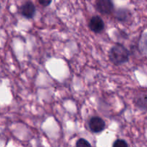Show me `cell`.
Here are the masks:
<instances>
[{
    "mask_svg": "<svg viewBox=\"0 0 147 147\" xmlns=\"http://www.w3.org/2000/svg\"><path fill=\"white\" fill-rule=\"evenodd\" d=\"M105 24L103 20L99 16H93L89 22V27L90 30L95 33H99L104 29Z\"/></svg>",
    "mask_w": 147,
    "mask_h": 147,
    "instance_id": "cell-4",
    "label": "cell"
},
{
    "mask_svg": "<svg viewBox=\"0 0 147 147\" xmlns=\"http://www.w3.org/2000/svg\"><path fill=\"white\" fill-rule=\"evenodd\" d=\"M76 147H92L90 144L84 139H79L76 142Z\"/></svg>",
    "mask_w": 147,
    "mask_h": 147,
    "instance_id": "cell-8",
    "label": "cell"
},
{
    "mask_svg": "<svg viewBox=\"0 0 147 147\" xmlns=\"http://www.w3.org/2000/svg\"><path fill=\"white\" fill-rule=\"evenodd\" d=\"M136 105H137L139 107L143 108V109H146V93H143V96H142L140 97H139L136 100Z\"/></svg>",
    "mask_w": 147,
    "mask_h": 147,
    "instance_id": "cell-7",
    "label": "cell"
},
{
    "mask_svg": "<svg viewBox=\"0 0 147 147\" xmlns=\"http://www.w3.org/2000/svg\"><path fill=\"white\" fill-rule=\"evenodd\" d=\"M39 3H40V4H41L42 6H43V7H47V6L49 5V4L51 3V1H45V0H40V1H39Z\"/></svg>",
    "mask_w": 147,
    "mask_h": 147,
    "instance_id": "cell-10",
    "label": "cell"
},
{
    "mask_svg": "<svg viewBox=\"0 0 147 147\" xmlns=\"http://www.w3.org/2000/svg\"><path fill=\"white\" fill-rule=\"evenodd\" d=\"M36 12L34 4L31 1H27L21 7V14L27 19L32 18Z\"/></svg>",
    "mask_w": 147,
    "mask_h": 147,
    "instance_id": "cell-5",
    "label": "cell"
},
{
    "mask_svg": "<svg viewBox=\"0 0 147 147\" xmlns=\"http://www.w3.org/2000/svg\"><path fill=\"white\" fill-rule=\"evenodd\" d=\"M129 11H127L126 9H119L116 11V17L120 21H126L129 17H128V14H129Z\"/></svg>",
    "mask_w": 147,
    "mask_h": 147,
    "instance_id": "cell-6",
    "label": "cell"
},
{
    "mask_svg": "<svg viewBox=\"0 0 147 147\" xmlns=\"http://www.w3.org/2000/svg\"><path fill=\"white\" fill-rule=\"evenodd\" d=\"M89 128L93 133H100L106 128V123L101 118L94 116L89 121Z\"/></svg>",
    "mask_w": 147,
    "mask_h": 147,
    "instance_id": "cell-3",
    "label": "cell"
},
{
    "mask_svg": "<svg viewBox=\"0 0 147 147\" xmlns=\"http://www.w3.org/2000/svg\"><path fill=\"white\" fill-rule=\"evenodd\" d=\"M96 10L103 14H109L113 11V4L110 0H98L95 5Z\"/></svg>",
    "mask_w": 147,
    "mask_h": 147,
    "instance_id": "cell-2",
    "label": "cell"
},
{
    "mask_svg": "<svg viewBox=\"0 0 147 147\" xmlns=\"http://www.w3.org/2000/svg\"><path fill=\"white\" fill-rule=\"evenodd\" d=\"M113 147H129V145L126 141L123 139H117L113 143Z\"/></svg>",
    "mask_w": 147,
    "mask_h": 147,
    "instance_id": "cell-9",
    "label": "cell"
},
{
    "mask_svg": "<svg viewBox=\"0 0 147 147\" xmlns=\"http://www.w3.org/2000/svg\"><path fill=\"white\" fill-rule=\"evenodd\" d=\"M109 56L111 63L120 65L129 61V52L123 45L117 44L111 48Z\"/></svg>",
    "mask_w": 147,
    "mask_h": 147,
    "instance_id": "cell-1",
    "label": "cell"
}]
</instances>
